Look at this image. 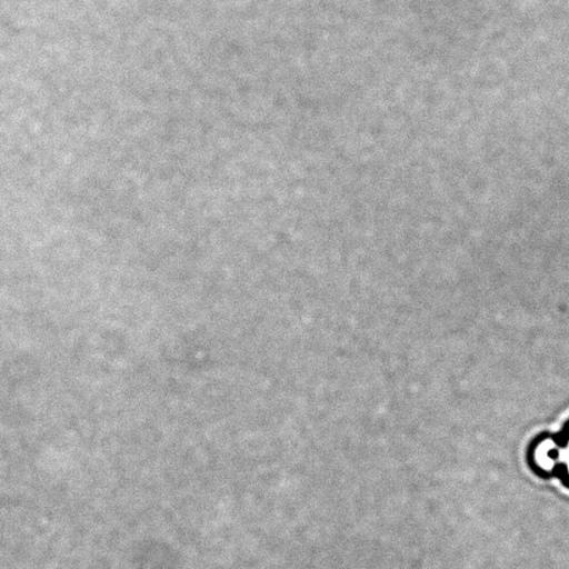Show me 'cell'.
Masks as SVG:
<instances>
[{
	"mask_svg": "<svg viewBox=\"0 0 569 569\" xmlns=\"http://www.w3.org/2000/svg\"><path fill=\"white\" fill-rule=\"evenodd\" d=\"M529 465L542 478H557L560 466L559 438L555 433H543L535 440L529 450Z\"/></svg>",
	"mask_w": 569,
	"mask_h": 569,
	"instance_id": "cell-1",
	"label": "cell"
},
{
	"mask_svg": "<svg viewBox=\"0 0 569 569\" xmlns=\"http://www.w3.org/2000/svg\"><path fill=\"white\" fill-rule=\"evenodd\" d=\"M560 445V466L557 479L562 487L569 490V418L562 426L561 432L557 433Z\"/></svg>",
	"mask_w": 569,
	"mask_h": 569,
	"instance_id": "cell-2",
	"label": "cell"
}]
</instances>
